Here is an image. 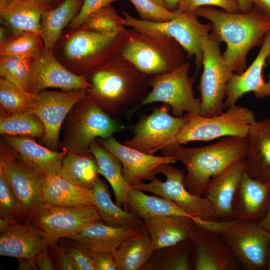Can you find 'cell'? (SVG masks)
Instances as JSON below:
<instances>
[{
    "mask_svg": "<svg viewBox=\"0 0 270 270\" xmlns=\"http://www.w3.org/2000/svg\"><path fill=\"white\" fill-rule=\"evenodd\" d=\"M42 195L44 202L52 206H95L92 189L76 186L58 174L43 176Z\"/></svg>",
    "mask_w": 270,
    "mask_h": 270,
    "instance_id": "f1b7e54d",
    "label": "cell"
},
{
    "mask_svg": "<svg viewBox=\"0 0 270 270\" xmlns=\"http://www.w3.org/2000/svg\"><path fill=\"white\" fill-rule=\"evenodd\" d=\"M44 133L42 122L32 112L0 114V134L2 136H29L42 140Z\"/></svg>",
    "mask_w": 270,
    "mask_h": 270,
    "instance_id": "8d00e7d4",
    "label": "cell"
},
{
    "mask_svg": "<svg viewBox=\"0 0 270 270\" xmlns=\"http://www.w3.org/2000/svg\"><path fill=\"white\" fill-rule=\"evenodd\" d=\"M164 262L149 265L146 268L164 270H193L194 254L190 240L166 248Z\"/></svg>",
    "mask_w": 270,
    "mask_h": 270,
    "instance_id": "60d3db41",
    "label": "cell"
},
{
    "mask_svg": "<svg viewBox=\"0 0 270 270\" xmlns=\"http://www.w3.org/2000/svg\"><path fill=\"white\" fill-rule=\"evenodd\" d=\"M36 104V94L27 92L10 80L0 78V114L32 112Z\"/></svg>",
    "mask_w": 270,
    "mask_h": 270,
    "instance_id": "d590c367",
    "label": "cell"
},
{
    "mask_svg": "<svg viewBox=\"0 0 270 270\" xmlns=\"http://www.w3.org/2000/svg\"><path fill=\"white\" fill-rule=\"evenodd\" d=\"M270 64V54H269L266 60V64Z\"/></svg>",
    "mask_w": 270,
    "mask_h": 270,
    "instance_id": "91938a15",
    "label": "cell"
},
{
    "mask_svg": "<svg viewBox=\"0 0 270 270\" xmlns=\"http://www.w3.org/2000/svg\"><path fill=\"white\" fill-rule=\"evenodd\" d=\"M202 6H216L228 12H240L238 0H180L176 10L194 14Z\"/></svg>",
    "mask_w": 270,
    "mask_h": 270,
    "instance_id": "f6af8a7d",
    "label": "cell"
},
{
    "mask_svg": "<svg viewBox=\"0 0 270 270\" xmlns=\"http://www.w3.org/2000/svg\"><path fill=\"white\" fill-rule=\"evenodd\" d=\"M270 202V182L256 180L244 171L233 200L234 219L259 222Z\"/></svg>",
    "mask_w": 270,
    "mask_h": 270,
    "instance_id": "44dd1931",
    "label": "cell"
},
{
    "mask_svg": "<svg viewBox=\"0 0 270 270\" xmlns=\"http://www.w3.org/2000/svg\"><path fill=\"white\" fill-rule=\"evenodd\" d=\"M0 170L20 202L22 220H27L44 203L43 176L27 164L19 154L2 138L0 143Z\"/></svg>",
    "mask_w": 270,
    "mask_h": 270,
    "instance_id": "9a60e30c",
    "label": "cell"
},
{
    "mask_svg": "<svg viewBox=\"0 0 270 270\" xmlns=\"http://www.w3.org/2000/svg\"><path fill=\"white\" fill-rule=\"evenodd\" d=\"M143 226L115 227L100 222L89 224L69 238L83 244L92 251L112 254L124 242L137 234Z\"/></svg>",
    "mask_w": 270,
    "mask_h": 270,
    "instance_id": "83f0119b",
    "label": "cell"
},
{
    "mask_svg": "<svg viewBox=\"0 0 270 270\" xmlns=\"http://www.w3.org/2000/svg\"><path fill=\"white\" fill-rule=\"evenodd\" d=\"M248 152L246 138L230 136L203 146H182L171 156L186 170L184 178L186 188L191 193L203 196L211 179L234 162L244 159Z\"/></svg>",
    "mask_w": 270,
    "mask_h": 270,
    "instance_id": "3957f363",
    "label": "cell"
},
{
    "mask_svg": "<svg viewBox=\"0 0 270 270\" xmlns=\"http://www.w3.org/2000/svg\"><path fill=\"white\" fill-rule=\"evenodd\" d=\"M86 76L92 84L88 95L111 116L127 112L132 116L150 88V77L120 54Z\"/></svg>",
    "mask_w": 270,
    "mask_h": 270,
    "instance_id": "6da1fadb",
    "label": "cell"
},
{
    "mask_svg": "<svg viewBox=\"0 0 270 270\" xmlns=\"http://www.w3.org/2000/svg\"><path fill=\"white\" fill-rule=\"evenodd\" d=\"M44 46L41 37L32 33L9 35L0 44V56H18L34 58Z\"/></svg>",
    "mask_w": 270,
    "mask_h": 270,
    "instance_id": "74e56055",
    "label": "cell"
},
{
    "mask_svg": "<svg viewBox=\"0 0 270 270\" xmlns=\"http://www.w3.org/2000/svg\"><path fill=\"white\" fill-rule=\"evenodd\" d=\"M34 58L18 56H0V75L30 92Z\"/></svg>",
    "mask_w": 270,
    "mask_h": 270,
    "instance_id": "f35d334b",
    "label": "cell"
},
{
    "mask_svg": "<svg viewBox=\"0 0 270 270\" xmlns=\"http://www.w3.org/2000/svg\"><path fill=\"white\" fill-rule=\"evenodd\" d=\"M221 42L212 30L202 46V72L198 86L200 115L212 116L224 112L228 82L233 74L226 67L220 48Z\"/></svg>",
    "mask_w": 270,
    "mask_h": 270,
    "instance_id": "7c38bea8",
    "label": "cell"
},
{
    "mask_svg": "<svg viewBox=\"0 0 270 270\" xmlns=\"http://www.w3.org/2000/svg\"><path fill=\"white\" fill-rule=\"evenodd\" d=\"M90 152L95 157L99 174L109 182L113 190L116 204L124 210L130 212L128 206V194L132 186L125 180L120 161L103 146L97 140L90 146Z\"/></svg>",
    "mask_w": 270,
    "mask_h": 270,
    "instance_id": "f546056e",
    "label": "cell"
},
{
    "mask_svg": "<svg viewBox=\"0 0 270 270\" xmlns=\"http://www.w3.org/2000/svg\"><path fill=\"white\" fill-rule=\"evenodd\" d=\"M154 252L190 240L195 224L189 218L168 216L144 220Z\"/></svg>",
    "mask_w": 270,
    "mask_h": 270,
    "instance_id": "4316f807",
    "label": "cell"
},
{
    "mask_svg": "<svg viewBox=\"0 0 270 270\" xmlns=\"http://www.w3.org/2000/svg\"><path fill=\"white\" fill-rule=\"evenodd\" d=\"M238 1L240 12H248L252 10L254 6L251 0H238Z\"/></svg>",
    "mask_w": 270,
    "mask_h": 270,
    "instance_id": "db71d44e",
    "label": "cell"
},
{
    "mask_svg": "<svg viewBox=\"0 0 270 270\" xmlns=\"http://www.w3.org/2000/svg\"><path fill=\"white\" fill-rule=\"evenodd\" d=\"M208 20L221 42L226 44L224 62L232 72L241 74L247 68L249 52L261 46L270 32V16L254 6L246 12H228L213 6H202L194 12Z\"/></svg>",
    "mask_w": 270,
    "mask_h": 270,
    "instance_id": "7a4b0ae2",
    "label": "cell"
},
{
    "mask_svg": "<svg viewBox=\"0 0 270 270\" xmlns=\"http://www.w3.org/2000/svg\"><path fill=\"white\" fill-rule=\"evenodd\" d=\"M138 12L140 19L152 22H165L174 18L178 12H172L152 0H130Z\"/></svg>",
    "mask_w": 270,
    "mask_h": 270,
    "instance_id": "ee69618b",
    "label": "cell"
},
{
    "mask_svg": "<svg viewBox=\"0 0 270 270\" xmlns=\"http://www.w3.org/2000/svg\"><path fill=\"white\" fill-rule=\"evenodd\" d=\"M52 5L40 0H0V23L11 34L32 33L40 36L42 14Z\"/></svg>",
    "mask_w": 270,
    "mask_h": 270,
    "instance_id": "603a6c76",
    "label": "cell"
},
{
    "mask_svg": "<svg viewBox=\"0 0 270 270\" xmlns=\"http://www.w3.org/2000/svg\"><path fill=\"white\" fill-rule=\"evenodd\" d=\"M246 138L244 171L253 178L270 182V118L254 122Z\"/></svg>",
    "mask_w": 270,
    "mask_h": 270,
    "instance_id": "d4e9b609",
    "label": "cell"
},
{
    "mask_svg": "<svg viewBox=\"0 0 270 270\" xmlns=\"http://www.w3.org/2000/svg\"><path fill=\"white\" fill-rule=\"evenodd\" d=\"M2 138L29 166L42 176L58 174L67 152L56 151L37 143L33 137L2 136Z\"/></svg>",
    "mask_w": 270,
    "mask_h": 270,
    "instance_id": "484cf974",
    "label": "cell"
},
{
    "mask_svg": "<svg viewBox=\"0 0 270 270\" xmlns=\"http://www.w3.org/2000/svg\"><path fill=\"white\" fill-rule=\"evenodd\" d=\"M50 247L38 229L32 224L16 222L0 234V255L21 258H34Z\"/></svg>",
    "mask_w": 270,
    "mask_h": 270,
    "instance_id": "cb8c5ba5",
    "label": "cell"
},
{
    "mask_svg": "<svg viewBox=\"0 0 270 270\" xmlns=\"http://www.w3.org/2000/svg\"><path fill=\"white\" fill-rule=\"evenodd\" d=\"M253 5L270 16V0H251Z\"/></svg>",
    "mask_w": 270,
    "mask_h": 270,
    "instance_id": "816d5d0a",
    "label": "cell"
},
{
    "mask_svg": "<svg viewBox=\"0 0 270 270\" xmlns=\"http://www.w3.org/2000/svg\"><path fill=\"white\" fill-rule=\"evenodd\" d=\"M128 208L143 220L152 218L179 216L194 219L173 202L158 196H150L132 188L128 197Z\"/></svg>",
    "mask_w": 270,
    "mask_h": 270,
    "instance_id": "836d02e7",
    "label": "cell"
},
{
    "mask_svg": "<svg viewBox=\"0 0 270 270\" xmlns=\"http://www.w3.org/2000/svg\"><path fill=\"white\" fill-rule=\"evenodd\" d=\"M0 218L15 223L22 220L21 207L6 178L0 170Z\"/></svg>",
    "mask_w": 270,
    "mask_h": 270,
    "instance_id": "b9f144b4",
    "label": "cell"
},
{
    "mask_svg": "<svg viewBox=\"0 0 270 270\" xmlns=\"http://www.w3.org/2000/svg\"><path fill=\"white\" fill-rule=\"evenodd\" d=\"M70 32L61 41L54 52L58 60L70 71L86 76L94 68L120 54L126 42V28L114 36L80 28Z\"/></svg>",
    "mask_w": 270,
    "mask_h": 270,
    "instance_id": "277c9868",
    "label": "cell"
},
{
    "mask_svg": "<svg viewBox=\"0 0 270 270\" xmlns=\"http://www.w3.org/2000/svg\"><path fill=\"white\" fill-rule=\"evenodd\" d=\"M98 174L97 161L90 152H67L58 174L76 186L92 189Z\"/></svg>",
    "mask_w": 270,
    "mask_h": 270,
    "instance_id": "e575fe53",
    "label": "cell"
},
{
    "mask_svg": "<svg viewBox=\"0 0 270 270\" xmlns=\"http://www.w3.org/2000/svg\"><path fill=\"white\" fill-rule=\"evenodd\" d=\"M154 252L149 234L144 225L135 235L124 242L112 254L118 270L142 268Z\"/></svg>",
    "mask_w": 270,
    "mask_h": 270,
    "instance_id": "1f68e13d",
    "label": "cell"
},
{
    "mask_svg": "<svg viewBox=\"0 0 270 270\" xmlns=\"http://www.w3.org/2000/svg\"><path fill=\"white\" fill-rule=\"evenodd\" d=\"M119 128L118 122L87 94L73 107L64 122L60 148L67 152L88 153L93 140L107 139Z\"/></svg>",
    "mask_w": 270,
    "mask_h": 270,
    "instance_id": "5b68a950",
    "label": "cell"
},
{
    "mask_svg": "<svg viewBox=\"0 0 270 270\" xmlns=\"http://www.w3.org/2000/svg\"><path fill=\"white\" fill-rule=\"evenodd\" d=\"M26 220L38 229L50 246L77 234L89 224L103 222L94 206H56L46 202Z\"/></svg>",
    "mask_w": 270,
    "mask_h": 270,
    "instance_id": "4fadbf2b",
    "label": "cell"
},
{
    "mask_svg": "<svg viewBox=\"0 0 270 270\" xmlns=\"http://www.w3.org/2000/svg\"><path fill=\"white\" fill-rule=\"evenodd\" d=\"M18 260V270H38L34 258H21Z\"/></svg>",
    "mask_w": 270,
    "mask_h": 270,
    "instance_id": "f907efd6",
    "label": "cell"
},
{
    "mask_svg": "<svg viewBox=\"0 0 270 270\" xmlns=\"http://www.w3.org/2000/svg\"><path fill=\"white\" fill-rule=\"evenodd\" d=\"M157 174H162L166 180L162 182L156 177L148 182H141L132 188L150 192L173 202L192 217L196 224L203 225L206 220L220 221L206 198L191 193L186 188L184 184V171L171 164H165L159 166Z\"/></svg>",
    "mask_w": 270,
    "mask_h": 270,
    "instance_id": "8fae6325",
    "label": "cell"
},
{
    "mask_svg": "<svg viewBox=\"0 0 270 270\" xmlns=\"http://www.w3.org/2000/svg\"><path fill=\"white\" fill-rule=\"evenodd\" d=\"M91 86L86 76L70 71L58 60L52 50L44 48L34 59L30 93L36 94L48 88L63 91L87 90Z\"/></svg>",
    "mask_w": 270,
    "mask_h": 270,
    "instance_id": "ac0fdd59",
    "label": "cell"
},
{
    "mask_svg": "<svg viewBox=\"0 0 270 270\" xmlns=\"http://www.w3.org/2000/svg\"><path fill=\"white\" fill-rule=\"evenodd\" d=\"M259 224L270 234V202L264 216Z\"/></svg>",
    "mask_w": 270,
    "mask_h": 270,
    "instance_id": "f5cc1de1",
    "label": "cell"
},
{
    "mask_svg": "<svg viewBox=\"0 0 270 270\" xmlns=\"http://www.w3.org/2000/svg\"><path fill=\"white\" fill-rule=\"evenodd\" d=\"M92 190L94 206L105 224L115 227H137L144 225L140 218L124 210L112 202L107 185L98 176Z\"/></svg>",
    "mask_w": 270,
    "mask_h": 270,
    "instance_id": "d6a6232c",
    "label": "cell"
},
{
    "mask_svg": "<svg viewBox=\"0 0 270 270\" xmlns=\"http://www.w3.org/2000/svg\"><path fill=\"white\" fill-rule=\"evenodd\" d=\"M82 2L83 0H64L58 7L43 13L40 37L46 48L54 51L63 30L76 16Z\"/></svg>",
    "mask_w": 270,
    "mask_h": 270,
    "instance_id": "4dcf8cb0",
    "label": "cell"
},
{
    "mask_svg": "<svg viewBox=\"0 0 270 270\" xmlns=\"http://www.w3.org/2000/svg\"><path fill=\"white\" fill-rule=\"evenodd\" d=\"M58 243L72 258L78 270H96L92 250L70 238H60Z\"/></svg>",
    "mask_w": 270,
    "mask_h": 270,
    "instance_id": "7bdbcfd3",
    "label": "cell"
},
{
    "mask_svg": "<svg viewBox=\"0 0 270 270\" xmlns=\"http://www.w3.org/2000/svg\"><path fill=\"white\" fill-rule=\"evenodd\" d=\"M92 252L96 270H118L112 254Z\"/></svg>",
    "mask_w": 270,
    "mask_h": 270,
    "instance_id": "c3c4849f",
    "label": "cell"
},
{
    "mask_svg": "<svg viewBox=\"0 0 270 270\" xmlns=\"http://www.w3.org/2000/svg\"><path fill=\"white\" fill-rule=\"evenodd\" d=\"M44 3L52 5V3L54 2L56 0H40Z\"/></svg>",
    "mask_w": 270,
    "mask_h": 270,
    "instance_id": "680465c9",
    "label": "cell"
},
{
    "mask_svg": "<svg viewBox=\"0 0 270 270\" xmlns=\"http://www.w3.org/2000/svg\"><path fill=\"white\" fill-rule=\"evenodd\" d=\"M168 111L166 104L154 109L134 125L132 137L123 144L148 154L161 151L164 156H171L182 146L178 142L177 135L188 119L185 115H170Z\"/></svg>",
    "mask_w": 270,
    "mask_h": 270,
    "instance_id": "ba28073f",
    "label": "cell"
},
{
    "mask_svg": "<svg viewBox=\"0 0 270 270\" xmlns=\"http://www.w3.org/2000/svg\"><path fill=\"white\" fill-rule=\"evenodd\" d=\"M244 159L234 162L212 178L204 191L203 196L210 202L220 221L234 220L233 200L244 171Z\"/></svg>",
    "mask_w": 270,
    "mask_h": 270,
    "instance_id": "7402d4cb",
    "label": "cell"
},
{
    "mask_svg": "<svg viewBox=\"0 0 270 270\" xmlns=\"http://www.w3.org/2000/svg\"><path fill=\"white\" fill-rule=\"evenodd\" d=\"M118 0H83L80 11L67 27L70 29L80 28L92 13Z\"/></svg>",
    "mask_w": 270,
    "mask_h": 270,
    "instance_id": "bcb514c9",
    "label": "cell"
},
{
    "mask_svg": "<svg viewBox=\"0 0 270 270\" xmlns=\"http://www.w3.org/2000/svg\"><path fill=\"white\" fill-rule=\"evenodd\" d=\"M152 0L156 3L157 4L160 6H161L168 9L164 0Z\"/></svg>",
    "mask_w": 270,
    "mask_h": 270,
    "instance_id": "9f6ffc18",
    "label": "cell"
},
{
    "mask_svg": "<svg viewBox=\"0 0 270 270\" xmlns=\"http://www.w3.org/2000/svg\"><path fill=\"white\" fill-rule=\"evenodd\" d=\"M177 12L170 20L152 22L137 18L124 11V25L144 35L174 39L189 58H194L196 70H200L202 68V46L212 30V25L200 22L194 13Z\"/></svg>",
    "mask_w": 270,
    "mask_h": 270,
    "instance_id": "52a82bcc",
    "label": "cell"
},
{
    "mask_svg": "<svg viewBox=\"0 0 270 270\" xmlns=\"http://www.w3.org/2000/svg\"><path fill=\"white\" fill-rule=\"evenodd\" d=\"M266 270H270V244L269 246Z\"/></svg>",
    "mask_w": 270,
    "mask_h": 270,
    "instance_id": "6f0895ef",
    "label": "cell"
},
{
    "mask_svg": "<svg viewBox=\"0 0 270 270\" xmlns=\"http://www.w3.org/2000/svg\"><path fill=\"white\" fill-rule=\"evenodd\" d=\"M34 260L38 270H56V266L50 258L48 248L38 254L34 257Z\"/></svg>",
    "mask_w": 270,
    "mask_h": 270,
    "instance_id": "681fc988",
    "label": "cell"
},
{
    "mask_svg": "<svg viewBox=\"0 0 270 270\" xmlns=\"http://www.w3.org/2000/svg\"><path fill=\"white\" fill-rule=\"evenodd\" d=\"M190 240L194 254L193 270H241L240 262L218 232L195 224Z\"/></svg>",
    "mask_w": 270,
    "mask_h": 270,
    "instance_id": "e0dca14e",
    "label": "cell"
},
{
    "mask_svg": "<svg viewBox=\"0 0 270 270\" xmlns=\"http://www.w3.org/2000/svg\"><path fill=\"white\" fill-rule=\"evenodd\" d=\"M36 104L32 113L42 120L45 129L42 144L58 151L60 148L62 124L73 107L87 94L84 90L70 91L44 90L34 94Z\"/></svg>",
    "mask_w": 270,
    "mask_h": 270,
    "instance_id": "2e32d148",
    "label": "cell"
},
{
    "mask_svg": "<svg viewBox=\"0 0 270 270\" xmlns=\"http://www.w3.org/2000/svg\"><path fill=\"white\" fill-rule=\"evenodd\" d=\"M218 232L246 270H266L270 234L259 222L228 220Z\"/></svg>",
    "mask_w": 270,
    "mask_h": 270,
    "instance_id": "5bb4252c",
    "label": "cell"
},
{
    "mask_svg": "<svg viewBox=\"0 0 270 270\" xmlns=\"http://www.w3.org/2000/svg\"><path fill=\"white\" fill-rule=\"evenodd\" d=\"M80 28L116 36L125 28V26L124 18L120 16L110 4L92 13Z\"/></svg>",
    "mask_w": 270,
    "mask_h": 270,
    "instance_id": "ab89813d",
    "label": "cell"
},
{
    "mask_svg": "<svg viewBox=\"0 0 270 270\" xmlns=\"http://www.w3.org/2000/svg\"><path fill=\"white\" fill-rule=\"evenodd\" d=\"M97 140L120 161L124 177L132 187L144 180L150 181L156 178L157 170L161 165L176 162L172 156H155L127 146L112 136Z\"/></svg>",
    "mask_w": 270,
    "mask_h": 270,
    "instance_id": "d6986e66",
    "label": "cell"
},
{
    "mask_svg": "<svg viewBox=\"0 0 270 270\" xmlns=\"http://www.w3.org/2000/svg\"><path fill=\"white\" fill-rule=\"evenodd\" d=\"M190 66L185 62L170 72L150 77L151 90L132 114L143 106L156 102L170 106L172 115L176 117L183 116L184 112L200 114L201 100L194 96L195 78L188 74Z\"/></svg>",
    "mask_w": 270,
    "mask_h": 270,
    "instance_id": "30bf717a",
    "label": "cell"
},
{
    "mask_svg": "<svg viewBox=\"0 0 270 270\" xmlns=\"http://www.w3.org/2000/svg\"><path fill=\"white\" fill-rule=\"evenodd\" d=\"M120 54L148 77L170 72L185 62L180 45L166 36H150L128 30Z\"/></svg>",
    "mask_w": 270,
    "mask_h": 270,
    "instance_id": "8992f818",
    "label": "cell"
},
{
    "mask_svg": "<svg viewBox=\"0 0 270 270\" xmlns=\"http://www.w3.org/2000/svg\"><path fill=\"white\" fill-rule=\"evenodd\" d=\"M184 115L188 120L177 135L181 144L225 137L246 138L250 126L256 120L252 110L236 104L212 116L192 113Z\"/></svg>",
    "mask_w": 270,
    "mask_h": 270,
    "instance_id": "9c48e42d",
    "label": "cell"
},
{
    "mask_svg": "<svg viewBox=\"0 0 270 270\" xmlns=\"http://www.w3.org/2000/svg\"><path fill=\"white\" fill-rule=\"evenodd\" d=\"M270 54V32L265 37L254 61L241 74L233 73L226 86L224 108L236 105L238 100L246 93L252 92L256 98L270 96V74L265 81L262 74Z\"/></svg>",
    "mask_w": 270,
    "mask_h": 270,
    "instance_id": "ffe728a7",
    "label": "cell"
},
{
    "mask_svg": "<svg viewBox=\"0 0 270 270\" xmlns=\"http://www.w3.org/2000/svg\"><path fill=\"white\" fill-rule=\"evenodd\" d=\"M168 10L175 12L178 8L180 0H164Z\"/></svg>",
    "mask_w": 270,
    "mask_h": 270,
    "instance_id": "11a10c76",
    "label": "cell"
},
{
    "mask_svg": "<svg viewBox=\"0 0 270 270\" xmlns=\"http://www.w3.org/2000/svg\"><path fill=\"white\" fill-rule=\"evenodd\" d=\"M50 247L52 258L56 270H78L72 258L58 242Z\"/></svg>",
    "mask_w": 270,
    "mask_h": 270,
    "instance_id": "7dc6e473",
    "label": "cell"
}]
</instances>
